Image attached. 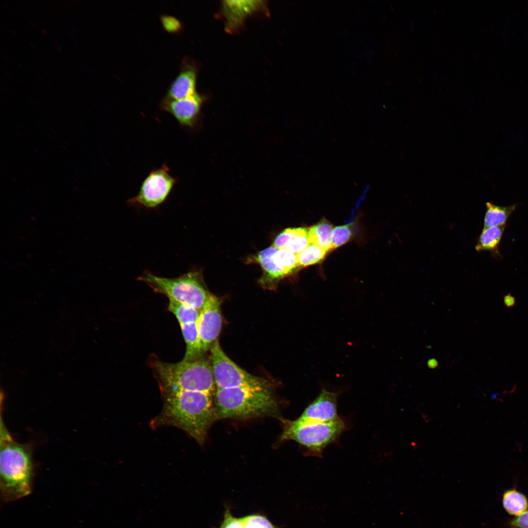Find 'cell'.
<instances>
[{
  "mask_svg": "<svg viewBox=\"0 0 528 528\" xmlns=\"http://www.w3.org/2000/svg\"><path fill=\"white\" fill-rule=\"evenodd\" d=\"M504 303L507 308H511L515 304V299L510 294L508 293L504 297Z\"/></svg>",
  "mask_w": 528,
  "mask_h": 528,
  "instance_id": "29",
  "label": "cell"
},
{
  "mask_svg": "<svg viewBox=\"0 0 528 528\" xmlns=\"http://www.w3.org/2000/svg\"><path fill=\"white\" fill-rule=\"evenodd\" d=\"M338 394L322 389L318 396L295 419L298 422L318 421L329 422L340 418L338 415L337 400Z\"/></svg>",
  "mask_w": 528,
  "mask_h": 528,
  "instance_id": "12",
  "label": "cell"
},
{
  "mask_svg": "<svg viewBox=\"0 0 528 528\" xmlns=\"http://www.w3.org/2000/svg\"><path fill=\"white\" fill-rule=\"evenodd\" d=\"M506 225L484 227L478 241L476 249L478 251H488L499 255V246Z\"/></svg>",
  "mask_w": 528,
  "mask_h": 528,
  "instance_id": "16",
  "label": "cell"
},
{
  "mask_svg": "<svg viewBox=\"0 0 528 528\" xmlns=\"http://www.w3.org/2000/svg\"><path fill=\"white\" fill-rule=\"evenodd\" d=\"M197 69L193 61L184 57L181 61L179 71L170 84L166 98L180 99L191 96L197 92Z\"/></svg>",
  "mask_w": 528,
  "mask_h": 528,
  "instance_id": "13",
  "label": "cell"
},
{
  "mask_svg": "<svg viewBox=\"0 0 528 528\" xmlns=\"http://www.w3.org/2000/svg\"><path fill=\"white\" fill-rule=\"evenodd\" d=\"M168 309L176 318L179 324L197 322L200 311L194 308L169 299Z\"/></svg>",
  "mask_w": 528,
  "mask_h": 528,
  "instance_id": "20",
  "label": "cell"
},
{
  "mask_svg": "<svg viewBox=\"0 0 528 528\" xmlns=\"http://www.w3.org/2000/svg\"><path fill=\"white\" fill-rule=\"evenodd\" d=\"M137 279L169 299L201 311L212 294L205 287L199 272L191 271L175 278H166L145 271Z\"/></svg>",
  "mask_w": 528,
  "mask_h": 528,
  "instance_id": "5",
  "label": "cell"
},
{
  "mask_svg": "<svg viewBox=\"0 0 528 528\" xmlns=\"http://www.w3.org/2000/svg\"><path fill=\"white\" fill-rule=\"evenodd\" d=\"M502 503L506 511L516 517L526 511L528 508L527 497L515 489L507 490L504 493Z\"/></svg>",
  "mask_w": 528,
  "mask_h": 528,
  "instance_id": "19",
  "label": "cell"
},
{
  "mask_svg": "<svg viewBox=\"0 0 528 528\" xmlns=\"http://www.w3.org/2000/svg\"><path fill=\"white\" fill-rule=\"evenodd\" d=\"M170 172L165 164L152 170L143 181L137 195L127 203L147 209L159 206L166 200L177 181Z\"/></svg>",
  "mask_w": 528,
  "mask_h": 528,
  "instance_id": "9",
  "label": "cell"
},
{
  "mask_svg": "<svg viewBox=\"0 0 528 528\" xmlns=\"http://www.w3.org/2000/svg\"><path fill=\"white\" fill-rule=\"evenodd\" d=\"M211 365L217 389L239 387L271 388L265 379L239 367L223 352L218 341L211 349Z\"/></svg>",
  "mask_w": 528,
  "mask_h": 528,
  "instance_id": "7",
  "label": "cell"
},
{
  "mask_svg": "<svg viewBox=\"0 0 528 528\" xmlns=\"http://www.w3.org/2000/svg\"><path fill=\"white\" fill-rule=\"evenodd\" d=\"M179 325L186 343V352L183 360L192 361L202 357L197 322L181 323Z\"/></svg>",
  "mask_w": 528,
  "mask_h": 528,
  "instance_id": "15",
  "label": "cell"
},
{
  "mask_svg": "<svg viewBox=\"0 0 528 528\" xmlns=\"http://www.w3.org/2000/svg\"><path fill=\"white\" fill-rule=\"evenodd\" d=\"M214 409L217 419H247L279 415L271 388L239 387L217 389Z\"/></svg>",
  "mask_w": 528,
  "mask_h": 528,
  "instance_id": "3",
  "label": "cell"
},
{
  "mask_svg": "<svg viewBox=\"0 0 528 528\" xmlns=\"http://www.w3.org/2000/svg\"><path fill=\"white\" fill-rule=\"evenodd\" d=\"M428 365L430 368H434L438 365V363L436 360L431 359L428 361Z\"/></svg>",
  "mask_w": 528,
  "mask_h": 528,
  "instance_id": "30",
  "label": "cell"
},
{
  "mask_svg": "<svg viewBox=\"0 0 528 528\" xmlns=\"http://www.w3.org/2000/svg\"><path fill=\"white\" fill-rule=\"evenodd\" d=\"M159 19L163 28L169 33H177L183 30L182 22L174 16L163 14Z\"/></svg>",
  "mask_w": 528,
  "mask_h": 528,
  "instance_id": "25",
  "label": "cell"
},
{
  "mask_svg": "<svg viewBox=\"0 0 528 528\" xmlns=\"http://www.w3.org/2000/svg\"><path fill=\"white\" fill-rule=\"evenodd\" d=\"M299 229L300 227L285 229L277 236L272 245L279 249H284L287 242L298 232Z\"/></svg>",
  "mask_w": 528,
  "mask_h": 528,
  "instance_id": "26",
  "label": "cell"
},
{
  "mask_svg": "<svg viewBox=\"0 0 528 528\" xmlns=\"http://www.w3.org/2000/svg\"><path fill=\"white\" fill-rule=\"evenodd\" d=\"M253 259L263 269L260 285L269 289H274L280 280L299 266L296 255L272 245L259 252Z\"/></svg>",
  "mask_w": 528,
  "mask_h": 528,
  "instance_id": "8",
  "label": "cell"
},
{
  "mask_svg": "<svg viewBox=\"0 0 528 528\" xmlns=\"http://www.w3.org/2000/svg\"><path fill=\"white\" fill-rule=\"evenodd\" d=\"M345 427L341 418L329 422L294 420L286 422L281 439L293 440L305 448L309 455L320 457L323 450L339 438Z\"/></svg>",
  "mask_w": 528,
  "mask_h": 528,
  "instance_id": "6",
  "label": "cell"
},
{
  "mask_svg": "<svg viewBox=\"0 0 528 528\" xmlns=\"http://www.w3.org/2000/svg\"><path fill=\"white\" fill-rule=\"evenodd\" d=\"M220 528H244V526L241 517H235L231 513L229 508H226L224 512L223 520Z\"/></svg>",
  "mask_w": 528,
  "mask_h": 528,
  "instance_id": "27",
  "label": "cell"
},
{
  "mask_svg": "<svg viewBox=\"0 0 528 528\" xmlns=\"http://www.w3.org/2000/svg\"><path fill=\"white\" fill-rule=\"evenodd\" d=\"M204 99V97L198 93L180 99L164 97L159 106L161 110L171 114L180 125L192 128L198 122Z\"/></svg>",
  "mask_w": 528,
  "mask_h": 528,
  "instance_id": "11",
  "label": "cell"
},
{
  "mask_svg": "<svg viewBox=\"0 0 528 528\" xmlns=\"http://www.w3.org/2000/svg\"><path fill=\"white\" fill-rule=\"evenodd\" d=\"M332 225L326 221L320 222L308 228L309 243L316 244L327 252L332 249Z\"/></svg>",
  "mask_w": 528,
  "mask_h": 528,
  "instance_id": "17",
  "label": "cell"
},
{
  "mask_svg": "<svg viewBox=\"0 0 528 528\" xmlns=\"http://www.w3.org/2000/svg\"><path fill=\"white\" fill-rule=\"evenodd\" d=\"M150 367L157 380L161 393L190 391L211 395L216 384L211 364L203 357L192 361L170 363L153 359Z\"/></svg>",
  "mask_w": 528,
  "mask_h": 528,
  "instance_id": "4",
  "label": "cell"
},
{
  "mask_svg": "<svg viewBox=\"0 0 528 528\" xmlns=\"http://www.w3.org/2000/svg\"><path fill=\"white\" fill-rule=\"evenodd\" d=\"M327 251L319 246L309 243L303 251L297 255L299 266L305 267L322 261Z\"/></svg>",
  "mask_w": 528,
  "mask_h": 528,
  "instance_id": "21",
  "label": "cell"
},
{
  "mask_svg": "<svg viewBox=\"0 0 528 528\" xmlns=\"http://www.w3.org/2000/svg\"><path fill=\"white\" fill-rule=\"evenodd\" d=\"M220 306L219 299L212 294L200 311L197 326L201 357L218 341L222 325Z\"/></svg>",
  "mask_w": 528,
  "mask_h": 528,
  "instance_id": "10",
  "label": "cell"
},
{
  "mask_svg": "<svg viewBox=\"0 0 528 528\" xmlns=\"http://www.w3.org/2000/svg\"><path fill=\"white\" fill-rule=\"evenodd\" d=\"M259 0H225L223 2L226 28L232 30L238 27L249 14L263 6Z\"/></svg>",
  "mask_w": 528,
  "mask_h": 528,
  "instance_id": "14",
  "label": "cell"
},
{
  "mask_svg": "<svg viewBox=\"0 0 528 528\" xmlns=\"http://www.w3.org/2000/svg\"><path fill=\"white\" fill-rule=\"evenodd\" d=\"M352 235V230L349 225L335 227L332 233V249L345 243Z\"/></svg>",
  "mask_w": 528,
  "mask_h": 528,
  "instance_id": "24",
  "label": "cell"
},
{
  "mask_svg": "<svg viewBox=\"0 0 528 528\" xmlns=\"http://www.w3.org/2000/svg\"><path fill=\"white\" fill-rule=\"evenodd\" d=\"M486 210L484 219V227L506 225V221L516 208V204L500 206L490 202L485 204Z\"/></svg>",
  "mask_w": 528,
  "mask_h": 528,
  "instance_id": "18",
  "label": "cell"
},
{
  "mask_svg": "<svg viewBox=\"0 0 528 528\" xmlns=\"http://www.w3.org/2000/svg\"><path fill=\"white\" fill-rule=\"evenodd\" d=\"M0 423V482L5 501H14L28 495L31 491L34 466L32 446L15 441L2 417Z\"/></svg>",
  "mask_w": 528,
  "mask_h": 528,
  "instance_id": "2",
  "label": "cell"
},
{
  "mask_svg": "<svg viewBox=\"0 0 528 528\" xmlns=\"http://www.w3.org/2000/svg\"><path fill=\"white\" fill-rule=\"evenodd\" d=\"M241 519L244 528H278L266 517L260 514H251Z\"/></svg>",
  "mask_w": 528,
  "mask_h": 528,
  "instance_id": "23",
  "label": "cell"
},
{
  "mask_svg": "<svg viewBox=\"0 0 528 528\" xmlns=\"http://www.w3.org/2000/svg\"><path fill=\"white\" fill-rule=\"evenodd\" d=\"M510 524L513 528H528V510L513 518Z\"/></svg>",
  "mask_w": 528,
  "mask_h": 528,
  "instance_id": "28",
  "label": "cell"
},
{
  "mask_svg": "<svg viewBox=\"0 0 528 528\" xmlns=\"http://www.w3.org/2000/svg\"><path fill=\"white\" fill-rule=\"evenodd\" d=\"M309 244L308 228L300 227L298 232L287 242L284 249L297 255Z\"/></svg>",
  "mask_w": 528,
  "mask_h": 528,
  "instance_id": "22",
  "label": "cell"
},
{
  "mask_svg": "<svg viewBox=\"0 0 528 528\" xmlns=\"http://www.w3.org/2000/svg\"><path fill=\"white\" fill-rule=\"evenodd\" d=\"M160 413L150 422L153 428L174 426L185 432L200 444L216 418L212 395L195 391H177L161 393Z\"/></svg>",
  "mask_w": 528,
  "mask_h": 528,
  "instance_id": "1",
  "label": "cell"
}]
</instances>
